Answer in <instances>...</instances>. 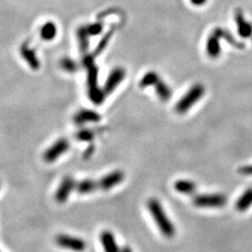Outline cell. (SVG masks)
Returning a JSON list of instances; mask_svg holds the SVG:
<instances>
[{"label":"cell","mask_w":252,"mask_h":252,"mask_svg":"<svg viewBox=\"0 0 252 252\" xmlns=\"http://www.w3.org/2000/svg\"><path fill=\"white\" fill-rule=\"evenodd\" d=\"M147 206L162 235L166 238H173L176 235V228L165 213L160 201L155 198L150 199Z\"/></svg>","instance_id":"obj_1"},{"label":"cell","mask_w":252,"mask_h":252,"mask_svg":"<svg viewBox=\"0 0 252 252\" xmlns=\"http://www.w3.org/2000/svg\"><path fill=\"white\" fill-rule=\"evenodd\" d=\"M205 94V87L201 83L194 84L186 94H184L176 105V111L180 114L186 113L192 108Z\"/></svg>","instance_id":"obj_2"},{"label":"cell","mask_w":252,"mask_h":252,"mask_svg":"<svg viewBox=\"0 0 252 252\" xmlns=\"http://www.w3.org/2000/svg\"><path fill=\"white\" fill-rule=\"evenodd\" d=\"M87 82H88V94L91 101L96 105H99L105 97L104 91L101 90L98 86V69L94 63L87 68Z\"/></svg>","instance_id":"obj_3"},{"label":"cell","mask_w":252,"mask_h":252,"mask_svg":"<svg viewBox=\"0 0 252 252\" xmlns=\"http://www.w3.org/2000/svg\"><path fill=\"white\" fill-rule=\"evenodd\" d=\"M227 196L222 193H205L196 195L192 203L199 208H221L227 204Z\"/></svg>","instance_id":"obj_4"},{"label":"cell","mask_w":252,"mask_h":252,"mask_svg":"<svg viewBox=\"0 0 252 252\" xmlns=\"http://www.w3.org/2000/svg\"><path fill=\"white\" fill-rule=\"evenodd\" d=\"M55 242L59 247L73 252H83L86 249V243L83 239L68 234H58L55 237Z\"/></svg>","instance_id":"obj_5"},{"label":"cell","mask_w":252,"mask_h":252,"mask_svg":"<svg viewBox=\"0 0 252 252\" xmlns=\"http://www.w3.org/2000/svg\"><path fill=\"white\" fill-rule=\"evenodd\" d=\"M69 148V143L66 139H59L54 143L52 147H50L46 151L43 158L47 162H53L56 161L62 154L66 153Z\"/></svg>","instance_id":"obj_6"},{"label":"cell","mask_w":252,"mask_h":252,"mask_svg":"<svg viewBox=\"0 0 252 252\" xmlns=\"http://www.w3.org/2000/svg\"><path fill=\"white\" fill-rule=\"evenodd\" d=\"M75 187H76V183H75V180H73L71 177L63 178L61 184L59 185L58 189L55 192V195H54L55 201L60 204L64 203L69 197L71 191Z\"/></svg>","instance_id":"obj_7"},{"label":"cell","mask_w":252,"mask_h":252,"mask_svg":"<svg viewBox=\"0 0 252 252\" xmlns=\"http://www.w3.org/2000/svg\"><path fill=\"white\" fill-rule=\"evenodd\" d=\"M125 77H126V70L123 67H115L108 75V79L104 86V93L107 94L112 93L125 79Z\"/></svg>","instance_id":"obj_8"},{"label":"cell","mask_w":252,"mask_h":252,"mask_svg":"<svg viewBox=\"0 0 252 252\" xmlns=\"http://www.w3.org/2000/svg\"><path fill=\"white\" fill-rule=\"evenodd\" d=\"M234 21L236 23L237 32H238L239 36L243 38H248V37L252 36V25L245 19L241 9H237L235 10Z\"/></svg>","instance_id":"obj_9"},{"label":"cell","mask_w":252,"mask_h":252,"mask_svg":"<svg viewBox=\"0 0 252 252\" xmlns=\"http://www.w3.org/2000/svg\"><path fill=\"white\" fill-rule=\"evenodd\" d=\"M125 179V175L122 171L111 172L105 176L98 183V187L103 190H108L120 184Z\"/></svg>","instance_id":"obj_10"},{"label":"cell","mask_w":252,"mask_h":252,"mask_svg":"<svg viewBox=\"0 0 252 252\" xmlns=\"http://www.w3.org/2000/svg\"><path fill=\"white\" fill-rule=\"evenodd\" d=\"M100 119L101 117L97 112L90 109H82L73 118L74 123L79 126L87 123H97L99 122Z\"/></svg>","instance_id":"obj_11"},{"label":"cell","mask_w":252,"mask_h":252,"mask_svg":"<svg viewBox=\"0 0 252 252\" xmlns=\"http://www.w3.org/2000/svg\"><path fill=\"white\" fill-rule=\"evenodd\" d=\"M100 241L105 252H121L115 236L110 231H103L100 234Z\"/></svg>","instance_id":"obj_12"},{"label":"cell","mask_w":252,"mask_h":252,"mask_svg":"<svg viewBox=\"0 0 252 252\" xmlns=\"http://www.w3.org/2000/svg\"><path fill=\"white\" fill-rule=\"evenodd\" d=\"M20 52H21L23 58L26 60V62L29 64V66L32 69L37 70L39 68V66H40L39 60L36 56V53L27 44H23L21 46Z\"/></svg>","instance_id":"obj_13"},{"label":"cell","mask_w":252,"mask_h":252,"mask_svg":"<svg viewBox=\"0 0 252 252\" xmlns=\"http://www.w3.org/2000/svg\"><path fill=\"white\" fill-rule=\"evenodd\" d=\"M251 207H252V188H249L236 200L234 207L238 212L243 213Z\"/></svg>","instance_id":"obj_14"},{"label":"cell","mask_w":252,"mask_h":252,"mask_svg":"<svg viewBox=\"0 0 252 252\" xmlns=\"http://www.w3.org/2000/svg\"><path fill=\"white\" fill-rule=\"evenodd\" d=\"M220 37L215 35L213 32L208 36L207 40V53L211 58H217L220 54Z\"/></svg>","instance_id":"obj_15"},{"label":"cell","mask_w":252,"mask_h":252,"mask_svg":"<svg viewBox=\"0 0 252 252\" xmlns=\"http://www.w3.org/2000/svg\"><path fill=\"white\" fill-rule=\"evenodd\" d=\"M174 188L182 194H192L196 189V184L191 180H177L174 184Z\"/></svg>","instance_id":"obj_16"},{"label":"cell","mask_w":252,"mask_h":252,"mask_svg":"<svg viewBox=\"0 0 252 252\" xmlns=\"http://www.w3.org/2000/svg\"><path fill=\"white\" fill-rule=\"evenodd\" d=\"M98 187V183L93 180H83L76 184V189L79 193L86 194L94 191Z\"/></svg>","instance_id":"obj_17"},{"label":"cell","mask_w":252,"mask_h":252,"mask_svg":"<svg viewBox=\"0 0 252 252\" xmlns=\"http://www.w3.org/2000/svg\"><path fill=\"white\" fill-rule=\"evenodd\" d=\"M213 33L219 36L220 38L225 39L228 43H230L231 45L234 46V48H236V49H243V43L238 42V41L234 38V36H233L230 32H228L227 30H225V29L216 28V29L213 31Z\"/></svg>","instance_id":"obj_18"},{"label":"cell","mask_w":252,"mask_h":252,"mask_svg":"<svg viewBox=\"0 0 252 252\" xmlns=\"http://www.w3.org/2000/svg\"><path fill=\"white\" fill-rule=\"evenodd\" d=\"M156 89V94L158 97L160 98L162 102H166L171 98L172 91L169 86L164 82V81L160 80L155 85Z\"/></svg>","instance_id":"obj_19"},{"label":"cell","mask_w":252,"mask_h":252,"mask_svg":"<svg viewBox=\"0 0 252 252\" xmlns=\"http://www.w3.org/2000/svg\"><path fill=\"white\" fill-rule=\"evenodd\" d=\"M57 34V28L53 22H47L40 28V36L44 40H52L54 39Z\"/></svg>","instance_id":"obj_20"},{"label":"cell","mask_w":252,"mask_h":252,"mask_svg":"<svg viewBox=\"0 0 252 252\" xmlns=\"http://www.w3.org/2000/svg\"><path fill=\"white\" fill-rule=\"evenodd\" d=\"M77 36L80 44V49L82 53H85L89 48V34L86 27H79L77 31Z\"/></svg>","instance_id":"obj_21"},{"label":"cell","mask_w":252,"mask_h":252,"mask_svg":"<svg viewBox=\"0 0 252 252\" xmlns=\"http://www.w3.org/2000/svg\"><path fill=\"white\" fill-rule=\"evenodd\" d=\"M159 81H160L159 75L156 72L151 71V72L145 74L144 77L139 82V86L141 88H145V87H148V86H154Z\"/></svg>","instance_id":"obj_22"},{"label":"cell","mask_w":252,"mask_h":252,"mask_svg":"<svg viewBox=\"0 0 252 252\" xmlns=\"http://www.w3.org/2000/svg\"><path fill=\"white\" fill-rule=\"evenodd\" d=\"M113 33H114V29H110L109 31H108V32L104 35V36L102 37V39L100 40L98 45L96 47V49L94 50V55H99V54L105 50V48L108 46V42H109L111 36L113 35Z\"/></svg>","instance_id":"obj_23"},{"label":"cell","mask_w":252,"mask_h":252,"mask_svg":"<svg viewBox=\"0 0 252 252\" xmlns=\"http://www.w3.org/2000/svg\"><path fill=\"white\" fill-rule=\"evenodd\" d=\"M60 65H61V67L63 68V70H65L67 72H75L78 69V64L70 58H63V59H62L61 62H60Z\"/></svg>","instance_id":"obj_24"},{"label":"cell","mask_w":252,"mask_h":252,"mask_svg":"<svg viewBox=\"0 0 252 252\" xmlns=\"http://www.w3.org/2000/svg\"><path fill=\"white\" fill-rule=\"evenodd\" d=\"M94 133L91 130H87V129L80 130L76 134V138L81 141H91L94 138Z\"/></svg>","instance_id":"obj_25"},{"label":"cell","mask_w":252,"mask_h":252,"mask_svg":"<svg viewBox=\"0 0 252 252\" xmlns=\"http://www.w3.org/2000/svg\"><path fill=\"white\" fill-rule=\"evenodd\" d=\"M89 36H97L103 30V26L101 23H94L86 27Z\"/></svg>","instance_id":"obj_26"},{"label":"cell","mask_w":252,"mask_h":252,"mask_svg":"<svg viewBox=\"0 0 252 252\" xmlns=\"http://www.w3.org/2000/svg\"><path fill=\"white\" fill-rule=\"evenodd\" d=\"M94 55H90V54H87V55H85L84 57H83V59H82V64H83V66L84 67H88V66H90L92 64H94Z\"/></svg>","instance_id":"obj_27"},{"label":"cell","mask_w":252,"mask_h":252,"mask_svg":"<svg viewBox=\"0 0 252 252\" xmlns=\"http://www.w3.org/2000/svg\"><path fill=\"white\" fill-rule=\"evenodd\" d=\"M239 173L244 176H252V164L241 167L239 169Z\"/></svg>","instance_id":"obj_28"},{"label":"cell","mask_w":252,"mask_h":252,"mask_svg":"<svg viewBox=\"0 0 252 252\" xmlns=\"http://www.w3.org/2000/svg\"><path fill=\"white\" fill-rule=\"evenodd\" d=\"M94 146H90V147L85 151V153L83 154V157H84L85 159L89 158L91 155L94 153Z\"/></svg>","instance_id":"obj_29"},{"label":"cell","mask_w":252,"mask_h":252,"mask_svg":"<svg viewBox=\"0 0 252 252\" xmlns=\"http://www.w3.org/2000/svg\"><path fill=\"white\" fill-rule=\"evenodd\" d=\"M189 1L194 6H203L206 4L207 0H189Z\"/></svg>","instance_id":"obj_30"},{"label":"cell","mask_w":252,"mask_h":252,"mask_svg":"<svg viewBox=\"0 0 252 252\" xmlns=\"http://www.w3.org/2000/svg\"><path fill=\"white\" fill-rule=\"evenodd\" d=\"M121 252H133V251L130 249V247L125 246L124 248L121 249Z\"/></svg>","instance_id":"obj_31"}]
</instances>
